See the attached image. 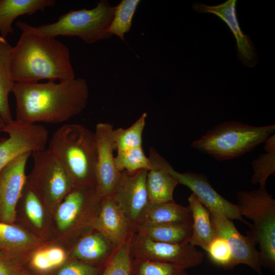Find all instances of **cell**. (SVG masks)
<instances>
[{"mask_svg":"<svg viewBox=\"0 0 275 275\" xmlns=\"http://www.w3.org/2000/svg\"><path fill=\"white\" fill-rule=\"evenodd\" d=\"M192 215V234L189 243L205 251L215 236L210 211L191 193L188 198Z\"/></svg>","mask_w":275,"mask_h":275,"instance_id":"obj_22","label":"cell"},{"mask_svg":"<svg viewBox=\"0 0 275 275\" xmlns=\"http://www.w3.org/2000/svg\"><path fill=\"white\" fill-rule=\"evenodd\" d=\"M5 123L3 122V121L2 120V119L0 118V129H2L3 126L5 125Z\"/></svg>","mask_w":275,"mask_h":275,"instance_id":"obj_38","label":"cell"},{"mask_svg":"<svg viewBox=\"0 0 275 275\" xmlns=\"http://www.w3.org/2000/svg\"><path fill=\"white\" fill-rule=\"evenodd\" d=\"M16 120L28 124L59 123L81 113L89 95L85 79L15 83Z\"/></svg>","mask_w":275,"mask_h":275,"instance_id":"obj_1","label":"cell"},{"mask_svg":"<svg viewBox=\"0 0 275 275\" xmlns=\"http://www.w3.org/2000/svg\"><path fill=\"white\" fill-rule=\"evenodd\" d=\"M11 53V72L15 83H34L75 78L69 48L55 38L22 29Z\"/></svg>","mask_w":275,"mask_h":275,"instance_id":"obj_2","label":"cell"},{"mask_svg":"<svg viewBox=\"0 0 275 275\" xmlns=\"http://www.w3.org/2000/svg\"><path fill=\"white\" fill-rule=\"evenodd\" d=\"M56 3L54 0H0V36L6 39L13 33L12 23L18 17L43 11Z\"/></svg>","mask_w":275,"mask_h":275,"instance_id":"obj_19","label":"cell"},{"mask_svg":"<svg viewBox=\"0 0 275 275\" xmlns=\"http://www.w3.org/2000/svg\"><path fill=\"white\" fill-rule=\"evenodd\" d=\"M237 204L241 215L253 221L249 223V236L259 246L262 266H275V200L266 189L259 187L250 191H239Z\"/></svg>","mask_w":275,"mask_h":275,"instance_id":"obj_6","label":"cell"},{"mask_svg":"<svg viewBox=\"0 0 275 275\" xmlns=\"http://www.w3.org/2000/svg\"><path fill=\"white\" fill-rule=\"evenodd\" d=\"M28 275H32V274H31V273H29V274ZM39 275H43V274L39 273Z\"/></svg>","mask_w":275,"mask_h":275,"instance_id":"obj_39","label":"cell"},{"mask_svg":"<svg viewBox=\"0 0 275 275\" xmlns=\"http://www.w3.org/2000/svg\"><path fill=\"white\" fill-rule=\"evenodd\" d=\"M93 228L106 236L116 248L135 232L129 219L112 195L102 197Z\"/></svg>","mask_w":275,"mask_h":275,"instance_id":"obj_16","label":"cell"},{"mask_svg":"<svg viewBox=\"0 0 275 275\" xmlns=\"http://www.w3.org/2000/svg\"><path fill=\"white\" fill-rule=\"evenodd\" d=\"M12 47L6 39L0 36V118L5 124L13 120L8 98L15 83L11 72Z\"/></svg>","mask_w":275,"mask_h":275,"instance_id":"obj_23","label":"cell"},{"mask_svg":"<svg viewBox=\"0 0 275 275\" xmlns=\"http://www.w3.org/2000/svg\"><path fill=\"white\" fill-rule=\"evenodd\" d=\"M129 250L132 258L170 263L185 269L200 265L204 258L203 253L189 242L155 241L135 231L130 239Z\"/></svg>","mask_w":275,"mask_h":275,"instance_id":"obj_8","label":"cell"},{"mask_svg":"<svg viewBox=\"0 0 275 275\" xmlns=\"http://www.w3.org/2000/svg\"><path fill=\"white\" fill-rule=\"evenodd\" d=\"M21 196H23L25 210L31 222L38 228L43 223V208L42 202L31 187L26 183Z\"/></svg>","mask_w":275,"mask_h":275,"instance_id":"obj_31","label":"cell"},{"mask_svg":"<svg viewBox=\"0 0 275 275\" xmlns=\"http://www.w3.org/2000/svg\"><path fill=\"white\" fill-rule=\"evenodd\" d=\"M116 248L103 234L92 229L75 244L72 256L74 259L99 267H104Z\"/></svg>","mask_w":275,"mask_h":275,"instance_id":"obj_18","label":"cell"},{"mask_svg":"<svg viewBox=\"0 0 275 275\" xmlns=\"http://www.w3.org/2000/svg\"><path fill=\"white\" fill-rule=\"evenodd\" d=\"M140 0H122L115 6L113 19L107 32L125 41V34L130 31L132 20Z\"/></svg>","mask_w":275,"mask_h":275,"instance_id":"obj_26","label":"cell"},{"mask_svg":"<svg viewBox=\"0 0 275 275\" xmlns=\"http://www.w3.org/2000/svg\"><path fill=\"white\" fill-rule=\"evenodd\" d=\"M32 152L10 161L0 172V222L13 224L16 209L26 181V164Z\"/></svg>","mask_w":275,"mask_h":275,"instance_id":"obj_13","label":"cell"},{"mask_svg":"<svg viewBox=\"0 0 275 275\" xmlns=\"http://www.w3.org/2000/svg\"><path fill=\"white\" fill-rule=\"evenodd\" d=\"M148 171L121 172L112 194L134 228L149 202L146 186Z\"/></svg>","mask_w":275,"mask_h":275,"instance_id":"obj_10","label":"cell"},{"mask_svg":"<svg viewBox=\"0 0 275 275\" xmlns=\"http://www.w3.org/2000/svg\"><path fill=\"white\" fill-rule=\"evenodd\" d=\"M130 274L187 275V273L185 269L174 264L132 258Z\"/></svg>","mask_w":275,"mask_h":275,"instance_id":"obj_27","label":"cell"},{"mask_svg":"<svg viewBox=\"0 0 275 275\" xmlns=\"http://www.w3.org/2000/svg\"><path fill=\"white\" fill-rule=\"evenodd\" d=\"M131 237L116 248L101 275H130L132 258L130 254L129 242Z\"/></svg>","mask_w":275,"mask_h":275,"instance_id":"obj_29","label":"cell"},{"mask_svg":"<svg viewBox=\"0 0 275 275\" xmlns=\"http://www.w3.org/2000/svg\"><path fill=\"white\" fill-rule=\"evenodd\" d=\"M115 11V6H112L108 1L101 0L93 9L70 10L52 23L33 26L18 21L15 24L20 30H27L47 37L75 36L87 43L93 44L112 37L107 31Z\"/></svg>","mask_w":275,"mask_h":275,"instance_id":"obj_5","label":"cell"},{"mask_svg":"<svg viewBox=\"0 0 275 275\" xmlns=\"http://www.w3.org/2000/svg\"><path fill=\"white\" fill-rule=\"evenodd\" d=\"M274 131V124L254 126L236 121H224L190 145L218 161L230 160L251 151Z\"/></svg>","mask_w":275,"mask_h":275,"instance_id":"obj_4","label":"cell"},{"mask_svg":"<svg viewBox=\"0 0 275 275\" xmlns=\"http://www.w3.org/2000/svg\"><path fill=\"white\" fill-rule=\"evenodd\" d=\"M236 0H228L215 6L195 3L193 8L200 13L213 14L225 22L236 39L239 60L246 66L253 67L258 62V56L251 38L241 31L239 26L236 10Z\"/></svg>","mask_w":275,"mask_h":275,"instance_id":"obj_15","label":"cell"},{"mask_svg":"<svg viewBox=\"0 0 275 275\" xmlns=\"http://www.w3.org/2000/svg\"><path fill=\"white\" fill-rule=\"evenodd\" d=\"M34 243L33 237L22 229L0 222V253L16 260L18 252Z\"/></svg>","mask_w":275,"mask_h":275,"instance_id":"obj_24","label":"cell"},{"mask_svg":"<svg viewBox=\"0 0 275 275\" xmlns=\"http://www.w3.org/2000/svg\"><path fill=\"white\" fill-rule=\"evenodd\" d=\"M263 143L265 152H275V134L274 133L268 137Z\"/></svg>","mask_w":275,"mask_h":275,"instance_id":"obj_37","label":"cell"},{"mask_svg":"<svg viewBox=\"0 0 275 275\" xmlns=\"http://www.w3.org/2000/svg\"><path fill=\"white\" fill-rule=\"evenodd\" d=\"M29 273L17 260L0 253V275H28Z\"/></svg>","mask_w":275,"mask_h":275,"instance_id":"obj_34","label":"cell"},{"mask_svg":"<svg viewBox=\"0 0 275 275\" xmlns=\"http://www.w3.org/2000/svg\"><path fill=\"white\" fill-rule=\"evenodd\" d=\"M30 264L35 270L41 274H44L54 269L45 250L35 253L31 257Z\"/></svg>","mask_w":275,"mask_h":275,"instance_id":"obj_35","label":"cell"},{"mask_svg":"<svg viewBox=\"0 0 275 275\" xmlns=\"http://www.w3.org/2000/svg\"><path fill=\"white\" fill-rule=\"evenodd\" d=\"M210 213L215 235L225 239L230 249L232 267L239 264H245L259 275H262L260 255L255 247L256 242L248 235L241 234L232 220L217 213Z\"/></svg>","mask_w":275,"mask_h":275,"instance_id":"obj_12","label":"cell"},{"mask_svg":"<svg viewBox=\"0 0 275 275\" xmlns=\"http://www.w3.org/2000/svg\"><path fill=\"white\" fill-rule=\"evenodd\" d=\"M104 267L93 266L73 259L59 267L53 275H101Z\"/></svg>","mask_w":275,"mask_h":275,"instance_id":"obj_33","label":"cell"},{"mask_svg":"<svg viewBox=\"0 0 275 275\" xmlns=\"http://www.w3.org/2000/svg\"><path fill=\"white\" fill-rule=\"evenodd\" d=\"M147 116V114L144 113L127 128L114 129L113 135L115 150L118 152L142 146L143 132Z\"/></svg>","mask_w":275,"mask_h":275,"instance_id":"obj_25","label":"cell"},{"mask_svg":"<svg viewBox=\"0 0 275 275\" xmlns=\"http://www.w3.org/2000/svg\"><path fill=\"white\" fill-rule=\"evenodd\" d=\"M135 232L157 242L182 244L189 242L192 234L191 224L180 223H162L139 225Z\"/></svg>","mask_w":275,"mask_h":275,"instance_id":"obj_21","label":"cell"},{"mask_svg":"<svg viewBox=\"0 0 275 275\" xmlns=\"http://www.w3.org/2000/svg\"><path fill=\"white\" fill-rule=\"evenodd\" d=\"M171 174L178 184L189 188L199 201L210 211L219 213L231 219H237L247 225L241 215L237 204H234L222 197L212 186L207 177L193 172L180 173L169 166Z\"/></svg>","mask_w":275,"mask_h":275,"instance_id":"obj_11","label":"cell"},{"mask_svg":"<svg viewBox=\"0 0 275 275\" xmlns=\"http://www.w3.org/2000/svg\"><path fill=\"white\" fill-rule=\"evenodd\" d=\"M205 251L211 260L216 264L225 268H233L231 250L227 242L223 238L215 236Z\"/></svg>","mask_w":275,"mask_h":275,"instance_id":"obj_32","label":"cell"},{"mask_svg":"<svg viewBox=\"0 0 275 275\" xmlns=\"http://www.w3.org/2000/svg\"><path fill=\"white\" fill-rule=\"evenodd\" d=\"M116 166L119 172H133L141 170L149 171L151 161L144 152L142 146L117 152L115 157Z\"/></svg>","mask_w":275,"mask_h":275,"instance_id":"obj_28","label":"cell"},{"mask_svg":"<svg viewBox=\"0 0 275 275\" xmlns=\"http://www.w3.org/2000/svg\"><path fill=\"white\" fill-rule=\"evenodd\" d=\"M114 128L108 123H99L94 131L97 147L96 189L102 197L112 195L120 172L115 164Z\"/></svg>","mask_w":275,"mask_h":275,"instance_id":"obj_14","label":"cell"},{"mask_svg":"<svg viewBox=\"0 0 275 275\" xmlns=\"http://www.w3.org/2000/svg\"><path fill=\"white\" fill-rule=\"evenodd\" d=\"M48 149L76 187H96L97 147L94 132L79 124H67L53 133Z\"/></svg>","mask_w":275,"mask_h":275,"instance_id":"obj_3","label":"cell"},{"mask_svg":"<svg viewBox=\"0 0 275 275\" xmlns=\"http://www.w3.org/2000/svg\"><path fill=\"white\" fill-rule=\"evenodd\" d=\"M45 251L54 269L65 262L66 255L63 249L58 247H51L45 249Z\"/></svg>","mask_w":275,"mask_h":275,"instance_id":"obj_36","label":"cell"},{"mask_svg":"<svg viewBox=\"0 0 275 275\" xmlns=\"http://www.w3.org/2000/svg\"><path fill=\"white\" fill-rule=\"evenodd\" d=\"M162 223L192 225L191 212L189 206H183L174 201L162 203L149 201L135 227L141 225Z\"/></svg>","mask_w":275,"mask_h":275,"instance_id":"obj_20","label":"cell"},{"mask_svg":"<svg viewBox=\"0 0 275 275\" xmlns=\"http://www.w3.org/2000/svg\"><path fill=\"white\" fill-rule=\"evenodd\" d=\"M33 166L26 183L40 200L60 202L75 186L73 181L47 148L32 153Z\"/></svg>","mask_w":275,"mask_h":275,"instance_id":"obj_7","label":"cell"},{"mask_svg":"<svg viewBox=\"0 0 275 275\" xmlns=\"http://www.w3.org/2000/svg\"><path fill=\"white\" fill-rule=\"evenodd\" d=\"M0 131L9 134V138L0 143V172L19 155L46 149L48 131L42 125L13 120Z\"/></svg>","mask_w":275,"mask_h":275,"instance_id":"obj_9","label":"cell"},{"mask_svg":"<svg viewBox=\"0 0 275 275\" xmlns=\"http://www.w3.org/2000/svg\"><path fill=\"white\" fill-rule=\"evenodd\" d=\"M253 174L252 183L258 184L259 187L265 188L266 182L270 175H274L275 152H265L260 154L252 161Z\"/></svg>","mask_w":275,"mask_h":275,"instance_id":"obj_30","label":"cell"},{"mask_svg":"<svg viewBox=\"0 0 275 275\" xmlns=\"http://www.w3.org/2000/svg\"><path fill=\"white\" fill-rule=\"evenodd\" d=\"M148 157L152 166L146 178L149 201L154 203L174 201L173 193L178 182L169 170L170 164L152 147L149 149Z\"/></svg>","mask_w":275,"mask_h":275,"instance_id":"obj_17","label":"cell"}]
</instances>
